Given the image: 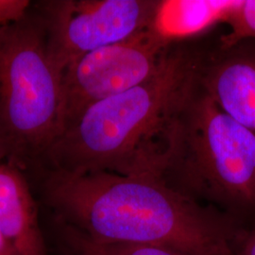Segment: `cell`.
Instances as JSON below:
<instances>
[{
  "label": "cell",
  "mask_w": 255,
  "mask_h": 255,
  "mask_svg": "<svg viewBox=\"0 0 255 255\" xmlns=\"http://www.w3.org/2000/svg\"><path fill=\"white\" fill-rule=\"evenodd\" d=\"M31 5L28 0H0V29L24 18Z\"/></svg>",
  "instance_id": "7c38bea8"
},
{
  "label": "cell",
  "mask_w": 255,
  "mask_h": 255,
  "mask_svg": "<svg viewBox=\"0 0 255 255\" xmlns=\"http://www.w3.org/2000/svg\"><path fill=\"white\" fill-rule=\"evenodd\" d=\"M174 44L153 27L74 61L63 73L64 127L93 104L153 77Z\"/></svg>",
  "instance_id": "8992f818"
},
{
  "label": "cell",
  "mask_w": 255,
  "mask_h": 255,
  "mask_svg": "<svg viewBox=\"0 0 255 255\" xmlns=\"http://www.w3.org/2000/svg\"><path fill=\"white\" fill-rule=\"evenodd\" d=\"M43 202L64 227L101 244L169 247L191 255H236L228 215L153 175L67 172L39 167Z\"/></svg>",
  "instance_id": "6da1fadb"
},
{
  "label": "cell",
  "mask_w": 255,
  "mask_h": 255,
  "mask_svg": "<svg viewBox=\"0 0 255 255\" xmlns=\"http://www.w3.org/2000/svg\"><path fill=\"white\" fill-rule=\"evenodd\" d=\"M236 255H255V230L246 235H237Z\"/></svg>",
  "instance_id": "4fadbf2b"
},
{
  "label": "cell",
  "mask_w": 255,
  "mask_h": 255,
  "mask_svg": "<svg viewBox=\"0 0 255 255\" xmlns=\"http://www.w3.org/2000/svg\"><path fill=\"white\" fill-rule=\"evenodd\" d=\"M0 231L16 255H47L26 172L6 160L0 163Z\"/></svg>",
  "instance_id": "ba28073f"
},
{
  "label": "cell",
  "mask_w": 255,
  "mask_h": 255,
  "mask_svg": "<svg viewBox=\"0 0 255 255\" xmlns=\"http://www.w3.org/2000/svg\"></svg>",
  "instance_id": "2e32d148"
},
{
  "label": "cell",
  "mask_w": 255,
  "mask_h": 255,
  "mask_svg": "<svg viewBox=\"0 0 255 255\" xmlns=\"http://www.w3.org/2000/svg\"><path fill=\"white\" fill-rule=\"evenodd\" d=\"M199 81L220 109L255 133V40L201 48Z\"/></svg>",
  "instance_id": "52a82bcc"
},
{
  "label": "cell",
  "mask_w": 255,
  "mask_h": 255,
  "mask_svg": "<svg viewBox=\"0 0 255 255\" xmlns=\"http://www.w3.org/2000/svg\"><path fill=\"white\" fill-rule=\"evenodd\" d=\"M63 72L52 61L46 27L33 4L0 29V142L6 161L39 167L64 128Z\"/></svg>",
  "instance_id": "277c9868"
},
{
  "label": "cell",
  "mask_w": 255,
  "mask_h": 255,
  "mask_svg": "<svg viewBox=\"0 0 255 255\" xmlns=\"http://www.w3.org/2000/svg\"><path fill=\"white\" fill-rule=\"evenodd\" d=\"M201 47L175 43L162 68L64 125L40 167L161 178L174 124L199 79Z\"/></svg>",
  "instance_id": "7a4b0ae2"
},
{
  "label": "cell",
  "mask_w": 255,
  "mask_h": 255,
  "mask_svg": "<svg viewBox=\"0 0 255 255\" xmlns=\"http://www.w3.org/2000/svg\"><path fill=\"white\" fill-rule=\"evenodd\" d=\"M66 239L79 255H191L169 247L141 244H101L66 228Z\"/></svg>",
  "instance_id": "30bf717a"
},
{
  "label": "cell",
  "mask_w": 255,
  "mask_h": 255,
  "mask_svg": "<svg viewBox=\"0 0 255 255\" xmlns=\"http://www.w3.org/2000/svg\"><path fill=\"white\" fill-rule=\"evenodd\" d=\"M234 1H162L155 20V30L169 43L198 36L223 24Z\"/></svg>",
  "instance_id": "9c48e42d"
},
{
  "label": "cell",
  "mask_w": 255,
  "mask_h": 255,
  "mask_svg": "<svg viewBox=\"0 0 255 255\" xmlns=\"http://www.w3.org/2000/svg\"><path fill=\"white\" fill-rule=\"evenodd\" d=\"M8 157V152L5 146L0 142V163H2L3 161H5Z\"/></svg>",
  "instance_id": "9a60e30c"
},
{
  "label": "cell",
  "mask_w": 255,
  "mask_h": 255,
  "mask_svg": "<svg viewBox=\"0 0 255 255\" xmlns=\"http://www.w3.org/2000/svg\"><path fill=\"white\" fill-rule=\"evenodd\" d=\"M161 178L212 208L255 213V133L220 109L199 79L175 121Z\"/></svg>",
  "instance_id": "3957f363"
},
{
  "label": "cell",
  "mask_w": 255,
  "mask_h": 255,
  "mask_svg": "<svg viewBox=\"0 0 255 255\" xmlns=\"http://www.w3.org/2000/svg\"><path fill=\"white\" fill-rule=\"evenodd\" d=\"M223 24L228 25L229 31L220 36V46L255 40V0L234 1Z\"/></svg>",
  "instance_id": "8fae6325"
},
{
  "label": "cell",
  "mask_w": 255,
  "mask_h": 255,
  "mask_svg": "<svg viewBox=\"0 0 255 255\" xmlns=\"http://www.w3.org/2000/svg\"><path fill=\"white\" fill-rule=\"evenodd\" d=\"M162 0H48L33 4L48 52L64 73L74 61L154 27Z\"/></svg>",
  "instance_id": "5b68a950"
},
{
  "label": "cell",
  "mask_w": 255,
  "mask_h": 255,
  "mask_svg": "<svg viewBox=\"0 0 255 255\" xmlns=\"http://www.w3.org/2000/svg\"><path fill=\"white\" fill-rule=\"evenodd\" d=\"M0 255H17L0 231Z\"/></svg>",
  "instance_id": "5bb4252c"
}]
</instances>
